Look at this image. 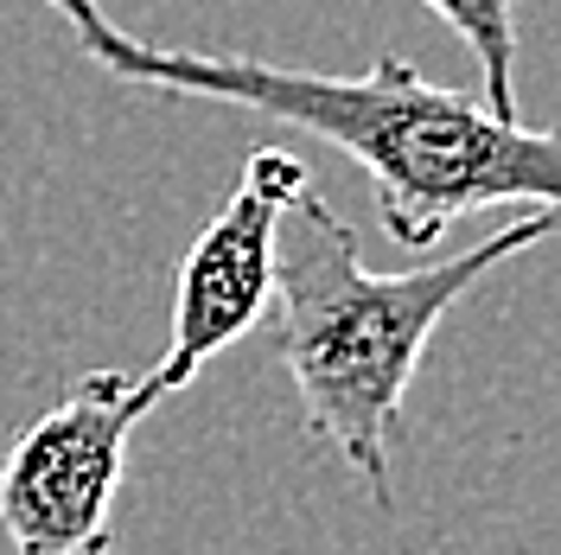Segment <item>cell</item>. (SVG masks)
Masks as SVG:
<instances>
[{"mask_svg": "<svg viewBox=\"0 0 561 555\" xmlns=\"http://www.w3.org/2000/svg\"><path fill=\"white\" fill-rule=\"evenodd\" d=\"M147 416L128 371L77 377L0 466V530L13 555H108L128 434Z\"/></svg>", "mask_w": 561, "mask_h": 555, "instance_id": "cell-3", "label": "cell"}, {"mask_svg": "<svg viewBox=\"0 0 561 555\" xmlns=\"http://www.w3.org/2000/svg\"><path fill=\"white\" fill-rule=\"evenodd\" d=\"M447 26L459 33V45L472 52V65L485 77V109L491 115H517V0H427Z\"/></svg>", "mask_w": 561, "mask_h": 555, "instance_id": "cell-5", "label": "cell"}, {"mask_svg": "<svg viewBox=\"0 0 561 555\" xmlns=\"http://www.w3.org/2000/svg\"><path fill=\"white\" fill-rule=\"evenodd\" d=\"M556 230V205H529L511 230H491L485 243L459 249L447 262H427L409 275H377L357 256V230L307 185L280 211L275 230V358L300 389V409L313 434L364 479L377 505H396L389 448L402 428V403L421 371V351L440 332V319L479 281L536 249Z\"/></svg>", "mask_w": 561, "mask_h": 555, "instance_id": "cell-2", "label": "cell"}, {"mask_svg": "<svg viewBox=\"0 0 561 555\" xmlns=\"http://www.w3.org/2000/svg\"><path fill=\"white\" fill-rule=\"evenodd\" d=\"M38 7H51L70 45L115 83L255 109L280 128L332 140L351 167H364L377 217L402 249H434L472 211L561 199V147L549 128L491 115L479 97L427 83L415 65L389 52L370 65V77H319L230 52L147 45L128 26H115L96 0H38Z\"/></svg>", "mask_w": 561, "mask_h": 555, "instance_id": "cell-1", "label": "cell"}, {"mask_svg": "<svg viewBox=\"0 0 561 555\" xmlns=\"http://www.w3.org/2000/svg\"><path fill=\"white\" fill-rule=\"evenodd\" d=\"M313 185V173L280 154V147H255L243 160L237 192L224 199V211L192 237L185 262L173 275V332L160 364L135 377L140 409H160L167 396H179L185 383L205 371L217 351H230L243 332H255V319L275 301V230L280 211Z\"/></svg>", "mask_w": 561, "mask_h": 555, "instance_id": "cell-4", "label": "cell"}]
</instances>
